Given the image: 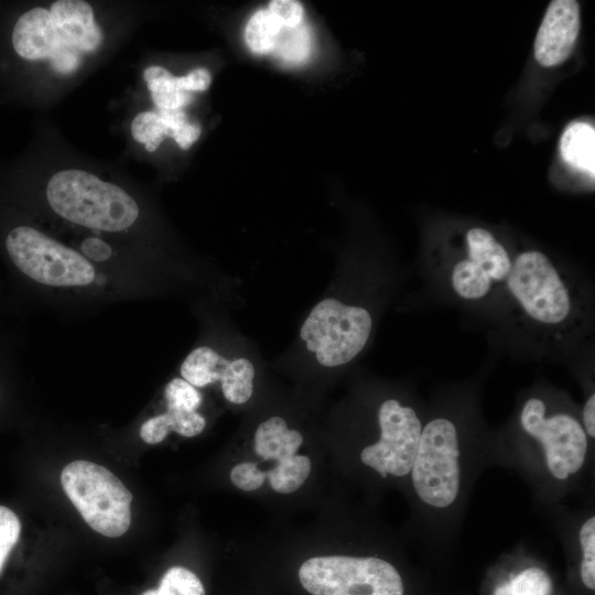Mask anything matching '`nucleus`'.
<instances>
[{
  "mask_svg": "<svg viewBox=\"0 0 595 595\" xmlns=\"http://www.w3.org/2000/svg\"><path fill=\"white\" fill-rule=\"evenodd\" d=\"M9 58L25 68L43 66L62 79L74 77L105 42L93 6L84 0H56L18 12L8 25Z\"/></svg>",
  "mask_w": 595,
  "mask_h": 595,
  "instance_id": "obj_1",
  "label": "nucleus"
},
{
  "mask_svg": "<svg viewBox=\"0 0 595 595\" xmlns=\"http://www.w3.org/2000/svg\"><path fill=\"white\" fill-rule=\"evenodd\" d=\"M0 256L12 274L31 288L73 293L104 292L109 270L36 226L18 206L0 203Z\"/></svg>",
  "mask_w": 595,
  "mask_h": 595,
  "instance_id": "obj_2",
  "label": "nucleus"
},
{
  "mask_svg": "<svg viewBox=\"0 0 595 595\" xmlns=\"http://www.w3.org/2000/svg\"><path fill=\"white\" fill-rule=\"evenodd\" d=\"M41 199L66 225L100 237L130 235L141 221V207L131 192L85 169L54 171L42 185Z\"/></svg>",
  "mask_w": 595,
  "mask_h": 595,
  "instance_id": "obj_3",
  "label": "nucleus"
},
{
  "mask_svg": "<svg viewBox=\"0 0 595 595\" xmlns=\"http://www.w3.org/2000/svg\"><path fill=\"white\" fill-rule=\"evenodd\" d=\"M505 285L521 317L536 329L561 337L578 325L581 296L571 279L543 252L517 255Z\"/></svg>",
  "mask_w": 595,
  "mask_h": 595,
  "instance_id": "obj_4",
  "label": "nucleus"
},
{
  "mask_svg": "<svg viewBox=\"0 0 595 595\" xmlns=\"http://www.w3.org/2000/svg\"><path fill=\"white\" fill-rule=\"evenodd\" d=\"M61 484L95 531L110 538L127 532L131 522L132 495L109 469L88 461H74L63 468Z\"/></svg>",
  "mask_w": 595,
  "mask_h": 595,
  "instance_id": "obj_5",
  "label": "nucleus"
},
{
  "mask_svg": "<svg viewBox=\"0 0 595 595\" xmlns=\"http://www.w3.org/2000/svg\"><path fill=\"white\" fill-rule=\"evenodd\" d=\"M371 329L372 317L367 309L326 298L312 309L300 337L322 366L337 367L361 353Z\"/></svg>",
  "mask_w": 595,
  "mask_h": 595,
  "instance_id": "obj_6",
  "label": "nucleus"
},
{
  "mask_svg": "<svg viewBox=\"0 0 595 595\" xmlns=\"http://www.w3.org/2000/svg\"><path fill=\"white\" fill-rule=\"evenodd\" d=\"M299 580L312 595H403V582L389 562L347 555L315 556L299 570Z\"/></svg>",
  "mask_w": 595,
  "mask_h": 595,
  "instance_id": "obj_7",
  "label": "nucleus"
},
{
  "mask_svg": "<svg viewBox=\"0 0 595 595\" xmlns=\"http://www.w3.org/2000/svg\"><path fill=\"white\" fill-rule=\"evenodd\" d=\"M459 450L455 424L444 418L430 421L421 431L411 468L413 487L425 504L450 506L459 489Z\"/></svg>",
  "mask_w": 595,
  "mask_h": 595,
  "instance_id": "obj_8",
  "label": "nucleus"
},
{
  "mask_svg": "<svg viewBox=\"0 0 595 595\" xmlns=\"http://www.w3.org/2000/svg\"><path fill=\"white\" fill-rule=\"evenodd\" d=\"M512 258L505 246L485 228L474 227L465 234V250L447 269L448 282L456 296L477 302L506 282Z\"/></svg>",
  "mask_w": 595,
  "mask_h": 595,
  "instance_id": "obj_9",
  "label": "nucleus"
},
{
  "mask_svg": "<svg viewBox=\"0 0 595 595\" xmlns=\"http://www.w3.org/2000/svg\"><path fill=\"white\" fill-rule=\"evenodd\" d=\"M520 423L527 434L542 444L547 466L555 478L564 480L582 468L587 437L574 416L566 413L548 415L544 401L530 398L522 407Z\"/></svg>",
  "mask_w": 595,
  "mask_h": 595,
  "instance_id": "obj_10",
  "label": "nucleus"
},
{
  "mask_svg": "<svg viewBox=\"0 0 595 595\" xmlns=\"http://www.w3.org/2000/svg\"><path fill=\"white\" fill-rule=\"evenodd\" d=\"M380 439L366 446L360 459L382 477L404 476L411 472L422 431L415 411L394 399L386 400L378 411Z\"/></svg>",
  "mask_w": 595,
  "mask_h": 595,
  "instance_id": "obj_11",
  "label": "nucleus"
},
{
  "mask_svg": "<svg viewBox=\"0 0 595 595\" xmlns=\"http://www.w3.org/2000/svg\"><path fill=\"white\" fill-rule=\"evenodd\" d=\"M181 377L196 388L219 383L228 402L242 404L253 391L255 367L244 357L229 359L209 346L191 350L180 367Z\"/></svg>",
  "mask_w": 595,
  "mask_h": 595,
  "instance_id": "obj_12",
  "label": "nucleus"
},
{
  "mask_svg": "<svg viewBox=\"0 0 595 595\" xmlns=\"http://www.w3.org/2000/svg\"><path fill=\"white\" fill-rule=\"evenodd\" d=\"M581 28L575 0L550 2L534 41V57L544 67L563 63L572 53Z\"/></svg>",
  "mask_w": 595,
  "mask_h": 595,
  "instance_id": "obj_13",
  "label": "nucleus"
},
{
  "mask_svg": "<svg viewBox=\"0 0 595 595\" xmlns=\"http://www.w3.org/2000/svg\"><path fill=\"white\" fill-rule=\"evenodd\" d=\"M166 410L145 420L139 430L140 437L148 444L162 442L170 432L185 437H193L203 432L205 418L197 411L184 405L165 401Z\"/></svg>",
  "mask_w": 595,
  "mask_h": 595,
  "instance_id": "obj_14",
  "label": "nucleus"
},
{
  "mask_svg": "<svg viewBox=\"0 0 595 595\" xmlns=\"http://www.w3.org/2000/svg\"><path fill=\"white\" fill-rule=\"evenodd\" d=\"M303 443L302 434L289 429L284 419L271 416L261 422L253 436V448L262 459L278 463L295 455Z\"/></svg>",
  "mask_w": 595,
  "mask_h": 595,
  "instance_id": "obj_15",
  "label": "nucleus"
},
{
  "mask_svg": "<svg viewBox=\"0 0 595 595\" xmlns=\"http://www.w3.org/2000/svg\"><path fill=\"white\" fill-rule=\"evenodd\" d=\"M563 159L577 170L594 176L595 172V130L583 121L567 126L560 140Z\"/></svg>",
  "mask_w": 595,
  "mask_h": 595,
  "instance_id": "obj_16",
  "label": "nucleus"
},
{
  "mask_svg": "<svg viewBox=\"0 0 595 595\" xmlns=\"http://www.w3.org/2000/svg\"><path fill=\"white\" fill-rule=\"evenodd\" d=\"M143 79L158 110H180L192 100L191 94L180 87L177 77L162 66L147 67Z\"/></svg>",
  "mask_w": 595,
  "mask_h": 595,
  "instance_id": "obj_17",
  "label": "nucleus"
},
{
  "mask_svg": "<svg viewBox=\"0 0 595 595\" xmlns=\"http://www.w3.org/2000/svg\"><path fill=\"white\" fill-rule=\"evenodd\" d=\"M133 140L148 152H155L166 137L172 138V110H143L138 112L130 125Z\"/></svg>",
  "mask_w": 595,
  "mask_h": 595,
  "instance_id": "obj_18",
  "label": "nucleus"
},
{
  "mask_svg": "<svg viewBox=\"0 0 595 595\" xmlns=\"http://www.w3.org/2000/svg\"><path fill=\"white\" fill-rule=\"evenodd\" d=\"M310 472V458L295 454L281 461L266 473L273 490L280 494H291L303 485Z\"/></svg>",
  "mask_w": 595,
  "mask_h": 595,
  "instance_id": "obj_19",
  "label": "nucleus"
},
{
  "mask_svg": "<svg viewBox=\"0 0 595 595\" xmlns=\"http://www.w3.org/2000/svg\"><path fill=\"white\" fill-rule=\"evenodd\" d=\"M282 26L269 10H259L251 15L245 29V41L257 54L273 51Z\"/></svg>",
  "mask_w": 595,
  "mask_h": 595,
  "instance_id": "obj_20",
  "label": "nucleus"
},
{
  "mask_svg": "<svg viewBox=\"0 0 595 595\" xmlns=\"http://www.w3.org/2000/svg\"><path fill=\"white\" fill-rule=\"evenodd\" d=\"M312 50V36L307 25L300 24L296 28H282L273 54L289 64L304 63Z\"/></svg>",
  "mask_w": 595,
  "mask_h": 595,
  "instance_id": "obj_21",
  "label": "nucleus"
},
{
  "mask_svg": "<svg viewBox=\"0 0 595 595\" xmlns=\"http://www.w3.org/2000/svg\"><path fill=\"white\" fill-rule=\"evenodd\" d=\"M551 591L549 575L540 567H529L498 586L494 595H550Z\"/></svg>",
  "mask_w": 595,
  "mask_h": 595,
  "instance_id": "obj_22",
  "label": "nucleus"
},
{
  "mask_svg": "<svg viewBox=\"0 0 595 595\" xmlns=\"http://www.w3.org/2000/svg\"><path fill=\"white\" fill-rule=\"evenodd\" d=\"M141 595H205V589L192 571L173 566L164 573L158 588L145 591Z\"/></svg>",
  "mask_w": 595,
  "mask_h": 595,
  "instance_id": "obj_23",
  "label": "nucleus"
},
{
  "mask_svg": "<svg viewBox=\"0 0 595 595\" xmlns=\"http://www.w3.org/2000/svg\"><path fill=\"white\" fill-rule=\"evenodd\" d=\"M580 542L583 551L581 578L583 584L595 588V517L588 518L580 530Z\"/></svg>",
  "mask_w": 595,
  "mask_h": 595,
  "instance_id": "obj_24",
  "label": "nucleus"
},
{
  "mask_svg": "<svg viewBox=\"0 0 595 595\" xmlns=\"http://www.w3.org/2000/svg\"><path fill=\"white\" fill-rule=\"evenodd\" d=\"M267 473L259 469L256 463L246 462L237 464L230 472L231 483L239 489L252 491L264 483Z\"/></svg>",
  "mask_w": 595,
  "mask_h": 595,
  "instance_id": "obj_25",
  "label": "nucleus"
},
{
  "mask_svg": "<svg viewBox=\"0 0 595 595\" xmlns=\"http://www.w3.org/2000/svg\"><path fill=\"white\" fill-rule=\"evenodd\" d=\"M269 12L282 28L293 29L303 23V7L294 0H273L269 4Z\"/></svg>",
  "mask_w": 595,
  "mask_h": 595,
  "instance_id": "obj_26",
  "label": "nucleus"
},
{
  "mask_svg": "<svg viewBox=\"0 0 595 595\" xmlns=\"http://www.w3.org/2000/svg\"><path fill=\"white\" fill-rule=\"evenodd\" d=\"M177 82L180 87L191 94L205 91L209 88L212 84V75L208 69L204 67H198L186 75L178 76Z\"/></svg>",
  "mask_w": 595,
  "mask_h": 595,
  "instance_id": "obj_27",
  "label": "nucleus"
},
{
  "mask_svg": "<svg viewBox=\"0 0 595 595\" xmlns=\"http://www.w3.org/2000/svg\"><path fill=\"white\" fill-rule=\"evenodd\" d=\"M20 531L21 524L18 516L11 509L0 506V539L15 545Z\"/></svg>",
  "mask_w": 595,
  "mask_h": 595,
  "instance_id": "obj_28",
  "label": "nucleus"
},
{
  "mask_svg": "<svg viewBox=\"0 0 595 595\" xmlns=\"http://www.w3.org/2000/svg\"><path fill=\"white\" fill-rule=\"evenodd\" d=\"M584 431L591 437L595 436V394H591L583 408Z\"/></svg>",
  "mask_w": 595,
  "mask_h": 595,
  "instance_id": "obj_29",
  "label": "nucleus"
},
{
  "mask_svg": "<svg viewBox=\"0 0 595 595\" xmlns=\"http://www.w3.org/2000/svg\"><path fill=\"white\" fill-rule=\"evenodd\" d=\"M14 547L8 542H6L4 540L0 539V572L4 565V562L10 553V551L13 549Z\"/></svg>",
  "mask_w": 595,
  "mask_h": 595,
  "instance_id": "obj_30",
  "label": "nucleus"
},
{
  "mask_svg": "<svg viewBox=\"0 0 595 595\" xmlns=\"http://www.w3.org/2000/svg\"><path fill=\"white\" fill-rule=\"evenodd\" d=\"M0 357H1V355H0Z\"/></svg>",
  "mask_w": 595,
  "mask_h": 595,
  "instance_id": "obj_31",
  "label": "nucleus"
}]
</instances>
